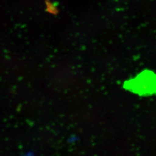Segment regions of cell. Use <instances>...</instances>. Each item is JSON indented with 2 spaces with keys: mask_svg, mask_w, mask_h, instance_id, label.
Returning a JSON list of instances; mask_svg holds the SVG:
<instances>
[{
  "mask_svg": "<svg viewBox=\"0 0 156 156\" xmlns=\"http://www.w3.org/2000/svg\"><path fill=\"white\" fill-rule=\"evenodd\" d=\"M125 87L141 96L156 94V74L150 71H144L127 81Z\"/></svg>",
  "mask_w": 156,
  "mask_h": 156,
  "instance_id": "obj_1",
  "label": "cell"
}]
</instances>
